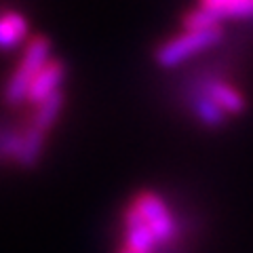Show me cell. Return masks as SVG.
Returning <instances> with one entry per match:
<instances>
[{
	"mask_svg": "<svg viewBox=\"0 0 253 253\" xmlns=\"http://www.w3.org/2000/svg\"><path fill=\"white\" fill-rule=\"evenodd\" d=\"M49 55H51V44L44 36H36L34 41L28 44V49L23 51V57L19 61V66L15 68L13 76L9 78V84H6L4 97L6 101H23L28 99L30 86L36 81V76L42 72V68L49 63Z\"/></svg>",
	"mask_w": 253,
	"mask_h": 253,
	"instance_id": "cell-1",
	"label": "cell"
},
{
	"mask_svg": "<svg viewBox=\"0 0 253 253\" xmlns=\"http://www.w3.org/2000/svg\"><path fill=\"white\" fill-rule=\"evenodd\" d=\"M221 41V30L211 28V30H186L184 34L165 42L161 49L156 51L154 59L161 68H175L186 59L199 55L201 51L211 49L213 44Z\"/></svg>",
	"mask_w": 253,
	"mask_h": 253,
	"instance_id": "cell-2",
	"label": "cell"
},
{
	"mask_svg": "<svg viewBox=\"0 0 253 253\" xmlns=\"http://www.w3.org/2000/svg\"><path fill=\"white\" fill-rule=\"evenodd\" d=\"M125 228H126V249L133 253H152L156 239L133 205L125 211Z\"/></svg>",
	"mask_w": 253,
	"mask_h": 253,
	"instance_id": "cell-5",
	"label": "cell"
},
{
	"mask_svg": "<svg viewBox=\"0 0 253 253\" xmlns=\"http://www.w3.org/2000/svg\"><path fill=\"white\" fill-rule=\"evenodd\" d=\"M133 207L137 209V213L144 217L148 228L152 230L156 243L169 241L173 236V228H175L173 226V217L161 196L152 192H141L135 199V203H133Z\"/></svg>",
	"mask_w": 253,
	"mask_h": 253,
	"instance_id": "cell-3",
	"label": "cell"
},
{
	"mask_svg": "<svg viewBox=\"0 0 253 253\" xmlns=\"http://www.w3.org/2000/svg\"><path fill=\"white\" fill-rule=\"evenodd\" d=\"M66 78V66L61 61L53 59L42 68V72L36 76V81L32 83L30 93H28V101L41 106L42 101H46L49 97H53L55 93H61V83Z\"/></svg>",
	"mask_w": 253,
	"mask_h": 253,
	"instance_id": "cell-4",
	"label": "cell"
},
{
	"mask_svg": "<svg viewBox=\"0 0 253 253\" xmlns=\"http://www.w3.org/2000/svg\"><path fill=\"white\" fill-rule=\"evenodd\" d=\"M205 6L213 13L217 23L224 19L253 17V0H213V2H205Z\"/></svg>",
	"mask_w": 253,
	"mask_h": 253,
	"instance_id": "cell-8",
	"label": "cell"
},
{
	"mask_svg": "<svg viewBox=\"0 0 253 253\" xmlns=\"http://www.w3.org/2000/svg\"><path fill=\"white\" fill-rule=\"evenodd\" d=\"M61 108H63V93H55L53 97L42 101L41 106H36V116H34L32 126H36L38 131L46 133L55 125V121H57Z\"/></svg>",
	"mask_w": 253,
	"mask_h": 253,
	"instance_id": "cell-9",
	"label": "cell"
},
{
	"mask_svg": "<svg viewBox=\"0 0 253 253\" xmlns=\"http://www.w3.org/2000/svg\"><path fill=\"white\" fill-rule=\"evenodd\" d=\"M205 95L215 101L226 114H239L245 110V97L230 84L211 83V84H207V93Z\"/></svg>",
	"mask_w": 253,
	"mask_h": 253,
	"instance_id": "cell-7",
	"label": "cell"
},
{
	"mask_svg": "<svg viewBox=\"0 0 253 253\" xmlns=\"http://www.w3.org/2000/svg\"><path fill=\"white\" fill-rule=\"evenodd\" d=\"M28 34V21L19 13L0 15V49H15Z\"/></svg>",
	"mask_w": 253,
	"mask_h": 253,
	"instance_id": "cell-6",
	"label": "cell"
},
{
	"mask_svg": "<svg viewBox=\"0 0 253 253\" xmlns=\"http://www.w3.org/2000/svg\"><path fill=\"white\" fill-rule=\"evenodd\" d=\"M196 114H199L201 121L209 126H217V125L224 123V118H226L224 110H221L211 97H207V95L196 99Z\"/></svg>",
	"mask_w": 253,
	"mask_h": 253,
	"instance_id": "cell-11",
	"label": "cell"
},
{
	"mask_svg": "<svg viewBox=\"0 0 253 253\" xmlns=\"http://www.w3.org/2000/svg\"><path fill=\"white\" fill-rule=\"evenodd\" d=\"M42 137H44V133L38 131L36 126H30L28 129V133L21 137L19 150H17V158L21 165L30 167V165H34L38 161V154L42 150Z\"/></svg>",
	"mask_w": 253,
	"mask_h": 253,
	"instance_id": "cell-10",
	"label": "cell"
},
{
	"mask_svg": "<svg viewBox=\"0 0 253 253\" xmlns=\"http://www.w3.org/2000/svg\"><path fill=\"white\" fill-rule=\"evenodd\" d=\"M123 253H133V251H129V249H125V251H123Z\"/></svg>",
	"mask_w": 253,
	"mask_h": 253,
	"instance_id": "cell-12",
	"label": "cell"
}]
</instances>
